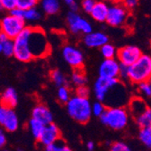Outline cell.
I'll return each instance as SVG.
<instances>
[{"label": "cell", "mask_w": 151, "mask_h": 151, "mask_svg": "<svg viewBox=\"0 0 151 151\" xmlns=\"http://www.w3.org/2000/svg\"><path fill=\"white\" fill-rule=\"evenodd\" d=\"M69 116L80 124H86L92 115V104L89 99L81 98L74 95L66 104Z\"/></svg>", "instance_id": "cell-2"}, {"label": "cell", "mask_w": 151, "mask_h": 151, "mask_svg": "<svg viewBox=\"0 0 151 151\" xmlns=\"http://www.w3.org/2000/svg\"><path fill=\"white\" fill-rule=\"evenodd\" d=\"M62 53L64 61L74 70L83 69L84 55L79 48L72 45H66L63 47Z\"/></svg>", "instance_id": "cell-8"}, {"label": "cell", "mask_w": 151, "mask_h": 151, "mask_svg": "<svg viewBox=\"0 0 151 151\" xmlns=\"http://www.w3.org/2000/svg\"><path fill=\"white\" fill-rule=\"evenodd\" d=\"M42 15H41L40 11L35 7L32 8L30 10L24 11V21H30V22H35V21H38Z\"/></svg>", "instance_id": "cell-28"}, {"label": "cell", "mask_w": 151, "mask_h": 151, "mask_svg": "<svg viewBox=\"0 0 151 151\" xmlns=\"http://www.w3.org/2000/svg\"><path fill=\"white\" fill-rule=\"evenodd\" d=\"M64 4L69 8L70 12H74V13H77L79 7L81 6V5H79V3L75 1V0H65Z\"/></svg>", "instance_id": "cell-37"}, {"label": "cell", "mask_w": 151, "mask_h": 151, "mask_svg": "<svg viewBox=\"0 0 151 151\" xmlns=\"http://www.w3.org/2000/svg\"><path fill=\"white\" fill-rule=\"evenodd\" d=\"M2 151H9V150H7V149H4V150H2Z\"/></svg>", "instance_id": "cell-47"}, {"label": "cell", "mask_w": 151, "mask_h": 151, "mask_svg": "<svg viewBox=\"0 0 151 151\" xmlns=\"http://www.w3.org/2000/svg\"><path fill=\"white\" fill-rule=\"evenodd\" d=\"M120 63L117 59H104L99 67V77L104 79H119Z\"/></svg>", "instance_id": "cell-11"}, {"label": "cell", "mask_w": 151, "mask_h": 151, "mask_svg": "<svg viewBox=\"0 0 151 151\" xmlns=\"http://www.w3.org/2000/svg\"><path fill=\"white\" fill-rule=\"evenodd\" d=\"M91 94V91L90 89L85 85V86H81V87H77L75 89V95L78 96V97L81 98H85L88 99L89 96Z\"/></svg>", "instance_id": "cell-34"}, {"label": "cell", "mask_w": 151, "mask_h": 151, "mask_svg": "<svg viewBox=\"0 0 151 151\" xmlns=\"http://www.w3.org/2000/svg\"><path fill=\"white\" fill-rule=\"evenodd\" d=\"M138 88L142 95L151 98V84L149 83V81L142 82V83L138 85Z\"/></svg>", "instance_id": "cell-33"}, {"label": "cell", "mask_w": 151, "mask_h": 151, "mask_svg": "<svg viewBox=\"0 0 151 151\" xmlns=\"http://www.w3.org/2000/svg\"><path fill=\"white\" fill-rule=\"evenodd\" d=\"M14 41V56L22 63H28L34 59L46 57L51 52V46L46 35L40 27L26 26Z\"/></svg>", "instance_id": "cell-1"}, {"label": "cell", "mask_w": 151, "mask_h": 151, "mask_svg": "<svg viewBox=\"0 0 151 151\" xmlns=\"http://www.w3.org/2000/svg\"><path fill=\"white\" fill-rule=\"evenodd\" d=\"M122 80H128L129 79V67L120 64V70H119V78Z\"/></svg>", "instance_id": "cell-38"}, {"label": "cell", "mask_w": 151, "mask_h": 151, "mask_svg": "<svg viewBox=\"0 0 151 151\" xmlns=\"http://www.w3.org/2000/svg\"><path fill=\"white\" fill-rule=\"evenodd\" d=\"M17 8L23 11H27L36 7L38 2L35 1V0H17Z\"/></svg>", "instance_id": "cell-29"}, {"label": "cell", "mask_w": 151, "mask_h": 151, "mask_svg": "<svg viewBox=\"0 0 151 151\" xmlns=\"http://www.w3.org/2000/svg\"><path fill=\"white\" fill-rule=\"evenodd\" d=\"M73 97L71 94V90L69 89L68 86H63V87H59L58 88V91H57V98L60 103L62 104H67L68 101L71 100V98Z\"/></svg>", "instance_id": "cell-26"}, {"label": "cell", "mask_w": 151, "mask_h": 151, "mask_svg": "<svg viewBox=\"0 0 151 151\" xmlns=\"http://www.w3.org/2000/svg\"><path fill=\"white\" fill-rule=\"evenodd\" d=\"M86 147H87V151H94L95 143L93 141H88L87 145H86Z\"/></svg>", "instance_id": "cell-42"}, {"label": "cell", "mask_w": 151, "mask_h": 151, "mask_svg": "<svg viewBox=\"0 0 151 151\" xmlns=\"http://www.w3.org/2000/svg\"><path fill=\"white\" fill-rule=\"evenodd\" d=\"M10 15L15 17H17V18H20V19H24V11L19 9V8H16L14 9L13 11L10 12Z\"/></svg>", "instance_id": "cell-40"}, {"label": "cell", "mask_w": 151, "mask_h": 151, "mask_svg": "<svg viewBox=\"0 0 151 151\" xmlns=\"http://www.w3.org/2000/svg\"><path fill=\"white\" fill-rule=\"evenodd\" d=\"M0 125L7 132H14L18 129L19 120L14 109L0 105Z\"/></svg>", "instance_id": "cell-10"}, {"label": "cell", "mask_w": 151, "mask_h": 151, "mask_svg": "<svg viewBox=\"0 0 151 151\" xmlns=\"http://www.w3.org/2000/svg\"><path fill=\"white\" fill-rule=\"evenodd\" d=\"M149 83L151 84V78H150V80H149Z\"/></svg>", "instance_id": "cell-48"}, {"label": "cell", "mask_w": 151, "mask_h": 151, "mask_svg": "<svg viewBox=\"0 0 151 151\" xmlns=\"http://www.w3.org/2000/svg\"><path fill=\"white\" fill-rule=\"evenodd\" d=\"M143 55L141 50L135 45H127L118 50L117 60L122 65L130 67Z\"/></svg>", "instance_id": "cell-9"}, {"label": "cell", "mask_w": 151, "mask_h": 151, "mask_svg": "<svg viewBox=\"0 0 151 151\" xmlns=\"http://www.w3.org/2000/svg\"><path fill=\"white\" fill-rule=\"evenodd\" d=\"M119 81V79H104L101 77L96 80L94 83V95L98 101L103 103L108 91Z\"/></svg>", "instance_id": "cell-12"}, {"label": "cell", "mask_w": 151, "mask_h": 151, "mask_svg": "<svg viewBox=\"0 0 151 151\" xmlns=\"http://www.w3.org/2000/svg\"><path fill=\"white\" fill-rule=\"evenodd\" d=\"M27 128H28L29 131L31 132L34 138L38 140L40 139L41 135L43 134L45 126L43 124V123H41L40 121L31 118V119L28 121V124H27Z\"/></svg>", "instance_id": "cell-20"}, {"label": "cell", "mask_w": 151, "mask_h": 151, "mask_svg": "<svg viewBox=\"0 0 151 151\" xmlns=\"http://www.w3.org/2000/svg\"><path fill=\"white\" fill-rule=\"evenodd\" d=\"M41 7L48 16H52L57 14L60 10L61 4L57 0H43L40 2Z\"/></svg>", "instance_id": "cell-19"}, {"label": "cell", "mask_w": 151, "mask_h": 151, "mask_svg": "<svg viewBox=\"0 0 151 151\" xmlns=\"http://www.w3.org/2000/svg\"><path fill=\"white\" fill-rule=\"evenodd\" d=\"M151 78V56L147 54L143 55L129 67V81L133 84L139 85L142 82L149 81Z\"/></svg>", "instance_id": "cell-4"}, {"label": "cell", "mask_w": 151, "mask_h": 151, "mask_svg": "<svg viewBox=\"0 0 151 151\" xmlns=\"http://www.w3.org/2000/svg\"><path fill=\"white\" fill-rule=\"evenodd\" d=\"M83 43L89 48H101L109 43V36L103 32H91L84 35Z\"/></svg>", "instance_id": "cell-15"}, {"label": "cell", "mask_w": 151, "mask_h": 151, "mask_svg": "<svg viewBox=\"0 0 151 151\" xmlns=\"http://www.w3.org/2000/svg\"><path fill=\"white\" fill-rule=\"evenodd\" d=\"M136 123L140 129L151 126V108L148 107L147 111L135 119Z\"/></svg>", "instance_id": "cell-23"}, {"label": "cell", "mask_w": 151, "mask_h": 151, "mask_svg": "<svg viewBox=\"0 0 151 151\" xmlns=\"http://www.w3.org/2000/svg\"><path fill=\"white\" fill-rule=\"evenodd\" d=\"M45 151H73V150L66 144V142L63 139H60L55 143L45 147Z\"/></svg>", "instance_id": "cell-27"}, {"label": "cell", "mask_w": 151, "mask_h": 151, "mask_svg": "<svg viewBox=\"0 0 151 151\" xmlns=\"http://www.w3.org/2000/svg\"><path fill=\"white\" fill-rule=\"evenodd\" d=\"M17 151H25L24 149H23V148H17Z\"/></svg>", "instance_id": "cell-46"}, {"label": "cell", "mask_w": 151, "mask_h": 151, "mask_svg": "<svg viewBox=\"0 0 151 151\" xmlns=\"http://www.w3.org/2000/svg\"><path fill=\"white\" fill-rule=\"evenodd\" d=\"M109 151H132V150L125 142L117 141L111 145Z\"/></svg>", "instance_id": "cell-32"}, {"label": "cell", "mask_w": 151, "mask_h": 151, "mask_svg": "<svg viewBox=\"0 0 151 151\" xmlns=\"http://www.w3.org/2000/svg\"><path fill=\"white\" fill-rule=\"evenodd\" d=\"M87 76L83 71V69L80 70H74L72 73V82L73 85L77 87L85 86L87 83Z\"/></svg>", "instance_id": "cell-21"}, {"label": "cell", "mask_w": 151, "mask_h": 151, "mask_svg": "<svg viewBox=\"0 0 151 151\" xmlns=\"http://www.w3.org/2000/svg\"><path fill=\"white\" fill-rule=\"evenodd\" d=\"M6 143V136L2 129H0V149L5 147Z\"/></svg>", "instance_id": "cell-41"}, {"label": "cell", "mask_w": 151, "mask_h": 151, "mask_svg": "<svg viewBox=\"0 0 151 151\" xmlns=\"http://www.w3.org/2000/svg\"><path fill=\"white\" fill-rule=\"evenodd\" d=\"M1 106L14 109L18 102V96L14 88H7L1 95Z\"/></svg>", "instance_id": "cell-18"}, {"label": "cell", "mask_w": 151, "mask_h": 151, "mask_svg": "<svg viewBox=\"0 0 151 151\" xmlns=\"http://www.w3.org/2000/svg\"><path fill=\"white\" fill-rule=\"evenodd\" d=\"M32 119H35L41 123H43L45 126L53 123V116L50 109L43 103L36 104L32 111Z\"/></svg>", "instance_id": "cell-14"}, {"label": "cell", "mask_w": 151, "mask_h": 151, "mask_svg": "<svg viewBox=\"0 0 151 151\" xmlns=\"http://www.w3.org/2000/svg\"><path fill=\"white\" fill-rule=\"evenodd\" d=\"M8 39H9V38H8L3 32L0 31V42H1V43H5L6 41H7Z\"/></svg>", "instance_id": "cell-43"}, {"label": "cell", "mask_w": 151, "mask_h": 151, "mask_svg": "<svg viewBox=\"0 0 151 151\" xmlns=\"http://www.w3.org/2000/svg\"><path fill=\"white\" fill-rule=\"evenodd\" d=\"M50 78L53 83L58 86V88L63 86H68V80L66 76L59 70H52L50 73Z\"/></svg>", "instance_id": "cell-22"}, {"label": "cell", "mask_w": 151, "mask_h": 151, "mask_svg": "<svg viewBox=\"0 0 151 151\" xmlns=\"http://www.w3.org/2000/svg\"><path fill=\"white\" fill-rule=\"evenodd\" d=\"M60 139H62V133L60 129L56 124L51 123V124L45 126V130L43 134L41 135L38 141L45 147L49 145L57 142Z\"/></svg>", "instance_id": "cell-13"}, {"label": "cell", "mask_w": 151, "mask_h": 151, "mask_svg": "<svg viewBox=\"0 0 151 151\" xmlns=\"http://www.w3.org/2000/svg\"><path fill=\"white\" fill-rule=\"evenodd\" d=\"M107 107L101 101H95L93 104H92V114L95 116V117H98V118H101L103 113L105 112Z\"/></svg>", "instance_id": "cell-31"}, {"label": "cell", "mask_w": 151, "mask_h": 151, "mask_svg": "<svg viewBox=\"0 0 151 151\" xmlns=\"http://www.w3.org/2000/svg\"><path fill=\"white\" fill-rule=\"evenodd\" d=\"M109 5H108L106 2L103 1H96V4L91 12V17L93 20L103 23L106 22L107 17H108V12H109Z\"/></svg>", "instance_id": "cell-17"}, {"label": "cell", "mask_w": 151, "mask_h": 151, "mask_svg": "<svg viewBox=\"0 0 151 151\" xmlns=\"http://www.w3.org/2000/svg\"><path fill=\"white\" fill-rule=\"evenodd\" d=\"M3 52V43L0 42V52Z\"/></svg>", "instance_id": "cell-44"}, {"label": "cell", "mask_w": 151, "mask_h": 151, "mask_svg": "<svg viewBox=\"0 0 151 151\" xmlns=\"http://www.w3.org/2000/svg\"><path fill=\"white\" fill-rule=\"evenodd\" d=\"M25 21L24 19L15 17L10 14L0 20V31L11 40H15L25 29Z\"/></svg>", "instance_id": "cell-5"}, {"label": "cell", "mask_w": 151, "mask_h": 151, "mask_svg": "<svg viewBox=\"0 0 151 151\" xmlns=\"http://www.w3.org/2000/svg\"><path fill=\"white\" fill-rule=\"evenodd\" d=\"M66 20L70 32H72L74 35L81 33L86 35L92 32L91 24L87 19L79 15L78 13L69 11V13L67 14Z\"/></svg>", "instance_id": "cell-7"}, {"label": "cell", "mask_w": 151, "mask_h": 151, "mask_svg": "<svg viewBox=\"0 0 151 151\" xmlns=\"http://www.w3.org/2000/svg\"><path fill=\"white\" fill-rule=\"evenodd\" d=\"M122 3L128 10H132L139 5V1H137V0H126V1H123Z\"/></svg>", "instance_id": "cell-39"}, {"label": "cell", "mask_w": 151, "mask_h": 151, "mask_svg": "<svg viewBox=\"0 0 151 151\" xmlns=\"http://www.w3.org/2000/svg\"><path fill=\"white\" fill-rule=\"evenodd\" d=\"M2 53L7 57L14 56V54H15V41L8 39L5 43H3Z\"/></svg>", "instance_id": "cell-30"}, {"label": "cell", "mask_w": 151, "mask_h": 151, "mask_svg": "<svg viewBox=\"0 0 151 151\" xmlns=\"http://www.w3.org/2000/svg\"><path fill=\"white\" fill-rule=\"evenodd\" d=\"M129 17V10L122 2H115L109 5L106 23L113 27H119L124 24Z\"/></svg>", "instance_id": "cell-6"}, {"label": "cell", "mask_w": 151, "mask_h": 151, "mask_svg": "<svg viewBox=\"0 0 151 151\" xmlns=\"http://www.w3.org/2000/svg\"><path fill=\"white\" fill-rule=\"evenodd\" d=\"M101 55L104 57V59H115L117 57L118 50L115 48V46L111 44H106L102 47L100 48Z\"/></svg>", "instance_id": "cell-25"}, {"label": "cell", "mask_w": 151, "mask_h": 151, "mask_svg": "<svg viewBox=\"0 0 151 151\" xmlns=\"http://www.w3.org/2000/svg\"><path fill=\"white\" fill-rule=\"evenodd\" d=\"M139 139L144 146L151 149V126L140 129Z\"/></svg>", "instance_id": "cell-24"}, {"label": "cell", "mask_w": 151, "mask_h": 151, "mask_svg": "<svg viewBox=\"0 0 151 151\" xmlns=\"http://www.w3.org/2000/svg\"><path fill=\"white\" fill-rule=\"evenodd\" d=\"M4 8H3V5H2V0H0V11H2Z\"/></svg>", "instance_id": "cell-45"}, {"label": "cell", "mask_w": 151, "mask_h": 151, "mask_svg": "<svg viewBox=\"0 0 151 151\" xmlns=\"http://www.w3.org/2000/svg\"><path fill=\"white\" fill-rule=\"evenodd\" d=\"M150 46H151V42H150Z\"/></svg>", "instance_id": "cell-49"}, {"label": "cell", "mask_w": 151, "mask_h": 151, "mask_svg": "<svg viewBox=\"0 0 151 151\" xmlns=\"http://www.w3.org/2000/svg\"><path fill=\"white\" fill-rule=\"evenodd\" d=\"M95 4H96V1H94V0H83V1H81V7L85 13L91 14Z\"/></svg>", "instance_id": "cell-35"}, {"label": "cell", "mask_w": 151, "mask_h": 151, "mask_svg": "<svg viewBox=\"0 0 151 151\" xmlns=\"http://www.w3.org/2000/svg\"><path fill=\"white\" fill-rule=\"evenodd\" d=\"M147 108L148 106L147 102L141 97L135 96V97L130 98L129 101V112L134 119L143 114L147 109Z\"/></svg>", "instance_id": "cell-16"}, {"label": "cell", "mask_w": 151, "mask_h": 151, "mask_svg": "<svg viewBox=\"0 0 151 151\" xmlns=\"http://www.w3.org/2000/svg\"><path fill=\"white\" fill-rule=\"evenodd\" d=\"M2 5H3V8L5 10L9 11V13L17 7V0H2Z\"/></svg>", "instance_id": "cell-36"}, {"label": "cell", "mask_w": 151, "mask_h": 151, "mask_svg": "<svg viewBox=\"0 0 151 151\" xmlns=\"http://www.w3.org/2000/svg\"><path fill=\"white\" fill-rule=\"evenodd\" d=\"M129 112L125 107L107 108L103 115L100 118L101 122L114 130H122L129 123Z\"/></svg>", "instance_id": "cell-3"}]
</instances>
